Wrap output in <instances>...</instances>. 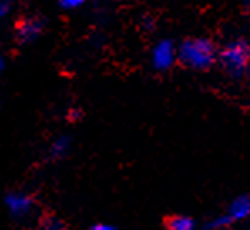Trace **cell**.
<instances>
[{
    "mask_svg": "<svg viewBox=\"0 0 250 230\" xmlns=\"http://www.w3.org/2000/svg\"><path fill=\"white\" fill-rule=\"evenodd\" d=\"M64 151H66V143H64V141H61V143L54 145V149H52V155L54 156H62Z\"/></svg>",
    "mask_w": 250,
    "mask_h": 230,
    "instance_id": "cell-6",
    "label": "cell"
},
{
    "mask_svg": "<svg viewBox=\"0 0 250 230\" xmlns=\"http://www.w3.org/2000/svg\"><path fill=\"white\" fill-rule=\"evenodd\" d=\"M250 218V195H238L232 200L225 213L211 218L207 224V230H227L233 224Z\"/></svg>",
    "mask_w": 250,
    "mask_h": 230,
    "instance_id": "cell-1",
    "label": "cell"
},
{
    "mask_svg": "<svg viewBox=\"0 0 250 230\" xmlns=\"http://www.w3.org/2000/svg\"><path fill=\"white\" fill-rule=\"evenodd\" d=\"M89 230H116V229L109 224H96V225H92Z\"/></svg>",
    "mask_w": 250,
    "mask_h": 230,
    "instance_id": "cell-7",
    "label": "cell"
},
{
    "mask_svg": "<svg viewBox=\"0 0 250 230\" xmlns=\"http://www.w3.org/2000/svg\"><path fill=\"white\" fill-rule=\"evenodd\" d=\"M207 45H202V42H197V44H185L183 51H182V56L185 57V61H188V63L193 64L195 63V57H198V59H203V63H207V61H211V51L208 52H202V51H207ZM197 66H200V61H197Z\"/></svg>",
    "mask_w": 250,
    "mask_h": 230,
    "instance_id": "cell-3",
    "label": "cell"
},
{
    "mask_svg": "<svg viewBox=\"0 0 250 230\" xmlns=\"http://www.w3.org/2000/svg\"><path fill=\"white\" fill-rule=\"evenodd\" d=\"M167 230H197V224L188 215H173L167 220Z\"/></svg>",
    "mask_w": 250,
    "mask_h": 230,
    "instance_id": "cell-4",
    "label": "cell"
},
{
    "mask_svg": "<svg viewBox=\"0 0 250 230\" xmlns=\"http://www.w3.org/2000/svg\"><path fill=\"white\" fill-rule=\"evenodd\" d=\"M37 230H64V225L56 218H47V220L42 222Z\"/></svg>",
    "mask_w": 250,
    "mask_h": 230,
    "instance_id": "cell-5",
    "label": "cell"
},
{
    "mask_svg": "<svg viewBox=\"0 0 250 230\" xmlns=\"http://www.w3.org/2000/svg\"><path fill=\"white\" fill-rule=\"evenodd\" d=\"M5 205L14 217H25L32 212L34 200L27 193L14 191V193H9L5 197Z\"/></svg>",
    "mask_w": 250,
    "mask_h": 230,
    "instance_id": "cell-2",
    "label": "cell"
}]
</instances>
